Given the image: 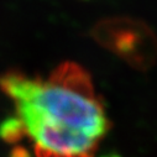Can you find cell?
Masks as SVG:
<instances>
[{
  "label": "cell",
  "instance_id": "cell-1",
  "mask_svg": "<svg viewBox=\"0 0 157 157\" xmlns=\"http://www.w3.org/2000/svg\"><path fill=\"white\" fill-rule=\"evenodd\" d=\"M0 89L14 101L37 157H93L109 130L88 72L73 62L59 64L46 81L8 72Z\"/></svg>",
  "mask_w": 157,
  "mask_h": 157
},
{
  "label": "cell",
  "instance_id": "cell-3",
  "mask_svg": "<svg viewBox=\"0 0 157 157\" xmlns=\"http://www.w3.org/2000/svg\"><path fill=\"white\" fill-rule=\"evenodd\" d=\"M25 136L22 123L17 116L9 117L0 124V139L9 144H15Z\"/></svg>",
  "mask_w": 157,
  "mask_h": 157
},
{
  "label": "cell",
  "instance_id": "cell-4",
  "mask_svg": "<svg viewBox=\"0 0 157 157\" xmlns=\"http://www.w3.org/2000/svg\"><path fill=\"white\" fill-rule=\"evenodd\" d=\"M9 157H31L29 151L25 148V147H21V146H16L13 148L11 153Z\"/></svg>",
  "mask_w": 157,
  "mask_h": 157
},
{
  "label": "cell",
  "instance_id": "cell-2",
  "mask_svg": "<svg viewBox=\"0 0 157 157\" xmlns=\"http://www.w3.org/2000/svg\"><path fill=\"white\" fill-rule=\"evenodd\" d=\"M94 36L136 67H147L153 61V37L144 24L130 19L109 20L95 27Z\"/></svg>",
  "mask_w": 157,
  "mask_h": 157
},
{
  "label": "cell",
  "instance_id": "cell-5",
  "mask_svg": "<svg viewBox=\"0 0 157 157\" xmlns=\"http://www.w3.org/2000/svg\"><path fill=\"white\" fill-rule=\"evenodd\" d=\"M109 157H117V156H109Z\"/></svg>",
  "mask_w": 157,
  "mask_h": 157
}]
</instances>
